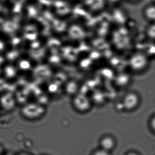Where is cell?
Masks as SVG:
<instances>
[{"instance_id": "cell-1", "label": "cell", "mask_w": 155, "mask_h": 155, "mask_svg": "<svg viewBox=\"0 0 155 155\" xmlns=\"http://www.w3.org/2000/svg\"><path fill=\"white\" fill-rule=\"evenodd\" d=\"M149 57L142 52L135 54L131 60V68L135 72L137 73L144 72L149 67Z\"/></svg>"}, {"instance_id": "cell-2", "label": "cell", "mask_w": 155, "mask_h": 155, "mask_svg": "<svg viewBox=\"0 0 155 155\" xmlns=\"http://www.w3.org/2000/svg\"><path fill=\"white\" fill-rule=\"evenodd\" d=\"M73 105L75 109L78 112L85 113L90 110L92 104L88 98L79 96L74 99Z\"/></svg>"}, {"instance_id": "cell-3", "label": "cell", "mask_w": 155, "mask_h": 155, "mask_svg": "<svg viewBox=\"0 0 155 155\" xmlns=\"http://www.w3.org/2000/svg\"><path fill=\"white\" fill-rule=\"evenodd\" d=\"M139 102L138 95L135 93H130L127 95L124 98L123 105L126 110H132L137 106Z\"/></svg>"}, {"instance_id": "cell-4", "label": "cell", "mask_w": 155, "mask_h": 155, "mask_svg": "<svg viewBox=\"0 0 155 155\" xmlns=\"http://www.w3.org/2000/svg\"><path fill=\"white\" fill-rule=\"evenodd\" d=\"M116 141L114 138L110 136H106L101 138L100 141V147L102 149L111 152L114 149Z\"/></svg>"}, {"instance_id": "cell-5", "label": "cell", "mask_w": 155, "mask_h": 155, "mask_svg": "<svg viewBox=\"0 0 155 155\" xmlns=\"http://www.w3.org/2000/svg\"><path fill=\"white\" fill-rule=\"evenodd\" d=\"M143 14L147 21L152 23H155V3L146 5L143 10Z\"/></svg>"}, {"instance_id": "cell-6", "label": "cell", "mask_w": 155, "mask_h": 155, "mask_svg": "<svg viewBox=\"0 0 155 155\" xmlns=\"http://www.w3.org/2000/svg\"><path fill=\"white\" fill-rule=\"evenodd\" d=\"M92 155H110V153L100 148L94 151Z\"/></svg>"}, {"instance_id": "cell-7", "label": "cell", "mask_w": 155, "mask_h": 155, "mask_svg": "<svg viewBox=\"0 0 155 155\" xmlns=\"http://www.w3.org/2000/svg\"><path fill=\"white\" fill-rule=\"evenodd\" d=\"M151 126L152 128L155 131V117H154L151 121Z\"/></svg>"}, {"instance_id": "cell-8", "label": "cell", "mask_w": 155, "mask_h": 155, "mask_svg": "<svg viewBox=\"0 0 155 155\" xmlns=\"http://www.w3.org/2000/svg\"><path fill=\"white\" fill-rule=\"evenodd\" d=\"M128 1H129L130 2H131L133 3H137L138 2H140L141 0H128Z\"/></svg>"}, {"instance_id": "cell-9", "label": "cell", "mask_w": 155, "mask_h": 155, "mask_svg": "<svg viewBox=\"0 0 155 155\" xmlns=\"http://www.w3.org/2000/svg\"><path fill=\"white\" fill-rule=\"evenodd\" d=\"M127 155H138L137 154L135 153H129L127 154Z\"/></svg>"}]
</instances>
